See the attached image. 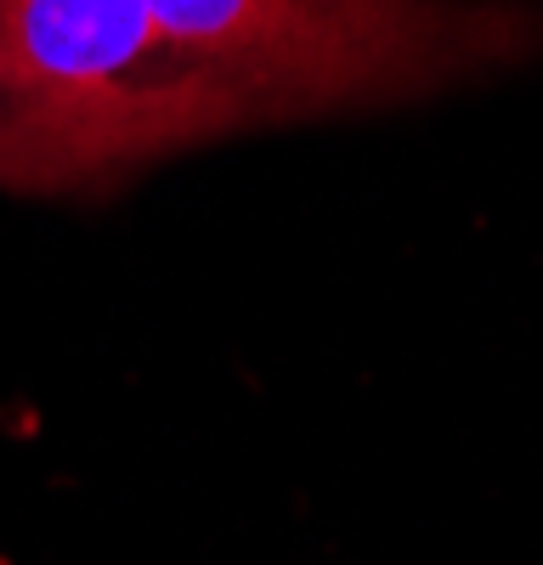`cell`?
Returning a JSON list of instances; mask_svg holds the SVG:
<instances>
[{"label":"cell","instance_id":"obj_1","mask_svg":"<svg viewBox=\"0 0 543 565\" xmlns=\"http://www.w3.org/2000/svg\"><path fill=\"white\" fill-rule=\"evenodd\" d=\"M244 125L148 0H0V186L68 193Z\"/></svg>","mask_w":543,"mask_h":565},{"label":"cell","instance_id":"obj_2","mask_svg":"<svg viewBox=\"0 0 543 565\" xmlns=\"http://www.w3.org/2000/svg\"><path fill=\"white\" fill-rule=\"evenodd\" d=\"M159 29L255 119L380 108L543 45L526 0H148Z\"/></svg>","mask_w":543,"mask_h":565}]
</instances>
